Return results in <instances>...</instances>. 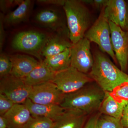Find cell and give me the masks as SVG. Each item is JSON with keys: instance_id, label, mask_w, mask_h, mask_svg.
<instances>
[{"instance_id": "1", "label": "cell", "mask_w": 128, "mask_h": 128, "mask_svg": "<svg viewBox=\"0 0 128 128\" xmlns=\"http://www.w3.org/2000/svg\"><path fill=\"white\" fill-rule=\"evenodd\" d=\"M94 58L89 76L104 91L111 92L116 87L128 82V74L120 70L103 53L96 52Z\"/></svg>"}, {"instance_id": "2", "label": "cell", "mask_w": 128, "mask_h": 128, "mask_svg": "<svg viewBox=\"0 0 128 128\" xmlns=\"http://www.w3.org/2000/svg\"><path fill=\"white\" fill-rule=\"evenodd\" d=\"M94 82L76 91L65 94L60 106L66 110H80L88 115L99 110L106 92Z\"/></svg>"}, {"instance_id": "3", "label": "cell", "mask_w": 128, "mask_h": 128, "mask_svg": "<svg viewBox=\"0 0 128 128\" xmlns=\"http://www.w3.org/2000/svg\"><path fill=\"white\" fill-rule=\"evenodd\" d=\"M68 28L69 38L73 44L85 37L90 23V15L82 2L66 0L64 6Z\"/></svg>"}, {"instance_id": "4", "label": "cell", "mask_w": 128, "mask_h": 128, "mask_svg": "<svg viewBox=\"0 0 128 128\" xmlns=\"http://www.w3.org/2000/svg\"><path fill=\"white\" fill-rule=\"evenodd\" d=\"M50 36L38 31L29 30L19 32L12 40V46L16 51L33 56L39 61L42 58V52Z\"/></svg>"}, {"instance_id": "5", "label": "cell", "mask_w": 128, "mask_h": 128, "mask_svg": "<svg viewBox=\"0 0 128 128\" xmlns=\"http://www.w3.org/2000/svg\"><path fill=\"white\" fill-rule=\"evenodd\" d=\"M84 38L96 44L103 52L108 54L114 62H118L112 47L109 22L103 13L88 30Z\"/></svg>"}, {"instance_id": "6", "label": "cell", "mask_w": 128, "mask_h": 128, "mask_svg": "<svg viewBox=\"0 0 128 128\" xmlns=\"http://www.w3.org/2000/svg\"><path fill=\"white\" fill-rule=\"evenodd\" d=\"M94 81L90 76L80 72L73 66L57 72L52 82L64 94L76 91Z\"/></svg>"}, {"instance_id": "7", "label": "cell", "mask_w": 128, "mask_h": 128, "mask_svg": "<svg viewBox=\"0 0 128 128\" xmlns=\"http://www.w3.org/2000/svg\"><path fill=\"white\" fill-rule=\"evenodd\" d=\"M32 87L23 79L11 74L0 79V93L4 94L15 104H24L29 99Z\"/></svg>"}, {"instance_id": "8", "label": "cell", "mask_w": 128, "mask_h": 128, "mask_svg": "<svg viewBox=\"0 0 128 128\" xmlns=\"http://www.w3.org/2000/svg\"><path fill=\"white\" fill-rule=\"evenodd\" d=\"M65 95L54 82L50 81L32 87L29 99L37 104L60 105Z\"/></svg>"}, {"instance_id": "9", "label": "cell", "mask_w": 128, "mask_h": 128, "mask_svg": "<svg viewBox=\"0 0 128 128\" xmlns=\"http://www.w3.org/2000/svg\"><path fill=\"white\" fill-rule=\"evenodd\" d=\"M71 66L80 72L87 74L94 64V57L90 50V42L84 38L70 48Z\"/></svg>"}, {"instance_id": "10", "label": "cell", "mask_w": 128, "mask_h": 128, "mask_svg": "<svg viewBox=\"0 0 128 128\" xmlns=\"http://www.w3.org/2000/svg\"><path fill=\"white\" fill-rule=\"evenodd\" d=\"M109 22L113 50L121 70L126 73L128 66V32Z\"/></svg>"}, {"instance_id": "11", "label": "cell", "mask_w": 128, "mask_h": 128, "mask_svg": "<svg viewBox=\"0 0 128 128\" xmlns=\"http://www.w3.org/2000/svg\"><path fill=\"white\" fill-rule=\"evenodd\" d=\"M103 13L108 22L119 26L122 30L128 29L127 6L124 0H108Z\"/></svg>"}, {"instance_id": "12", "label": "cell", "mask_w": 128, "mask_h": 128, "mask_svg": "<svg viewBox=\"0 0 128 128\" xmlns=\"http://www.w3.org/2000/svg\"><path fill=\"white\" fill-rule=\"evenodd\" d=\"M88 115L80 110H66L54 121L53 128H83L87 121Z\"/></svg>"}, {"instance_id": "13", "label": "cell", "mask_w": 128, "mask_h": 128, "mask_svg": "<svg viewBox=\"0 0 128 128\" xmlns=\"http://www.w3.org/2000/svg\"><path fill=\"white\" fill-rule=\"evenodd\" d=\"M12 64L11 74L24 79L36 66L39 61L33 57L25 54H14L10 56Z\"/></svg>"}, {"instance_id": "14", "label": "cell", "mask_w": 128, "mask_h": 128, "mask_svg": "<svg viewBox=\"0 0 128 128\" xmlns=\"http://www.w3.org/2000/svg\"><path fill=\"white\" fill-rule=\"evenodd\" d=\"M24 104L30 111L32 117L46 118L54 121H56L66 110L60 105L37 104L32 102L29 99Z\"/></svg>"}, {"instance_id": "15", "label": "cell", "mask_w": 128, "mask_h": 128, "mask_svg": "<svg viewBox=\"0 0 128 128\" xmlns=\"http://www.w3.org/2000/svg\"><path fill=\"white\" fill-rule=\"evenodd\" d=\"M3 116L7 122L8 128H23L32 117L24 104H15Z\"/></svg>"}, {"instance_id": "16", "label": "cell", "mask_w": 128, "mask_h": 128, "mask_svg": "<svg viewBox=\"0 0 128 128\" xmlns=\"http://www.w3.org/2000/svg\"><path fill=\"white\" fill-rule=\"evenodd\" d=\"M56 73L44 63L43 60L39 61L38 65L33 70L23 79L26 84L32 87L44 82L52 81Z\"/></svg>"}, {"instance_id": "17", "label": "cell", "mask_w": 128, "mask_h": 128, "mask_svg": "<svg viewBox=\"0 0 128 128\" xmlns=\"http://www.w3.org/2000/svg\"><path fill=\"white\" fill-rule=\"evenodd\" d=\"M128 104V102L126 101L122 102H117L112 97L109 92H106L105 98L99 109V112L102 114L121 119L124 109Z\"/></svg>"}, {"instance_id": "18", "label": "cell", "mask_w": 128, "mask_h": 128, "mask_svg": "<svg viewBox=\"0 0 128 128\" xmlns=\"http://www.w3.org/2000/svg\"><path fill=\"white\" fill-rule=\"evenodd\" d=\"M73 44L64 39L60 35L50 36L42 52V56L45 58L63 52L72 47Z\"/></svg>"}, {"instance_id": "19", "label": "cell", "mask_w": 128, "mask_h": 128, "mask_svg": "<svg viewBox=\"0 0 128 128\" xmlns=\"http://www.w3.org/2000/svg\"><path fill=\"white\" fill-rule=\"evenodd\" d=\"M32 2L25 0L13 11L10 12L4 18V22L9 25H14L27 20L32 7Z\"/></svg>"}, {"instance_id": "20", "label": "cell", "mask_w": 128, "mask_h": 128, "mask_svg": "<svg viewBox=\"0 0 128 128\" xmlns=\"http://www.w3.org/2000/svg\"><path fill=\"white\" fill-rule=\"evenodd\" d=\"M36 20L41 25L54 31H58L62 26L60 14L56 11L44 9L39 12L36 17Z\"/></svg>"}, {"instance_id": "21", "label": "cell", "mask_w": 128, "mask_h": 128, "mask_svg": "<svg viewBox=\"0 0 128 128\" xmlns=\"http://www.w3.org/2000/svg\"><path fill=\"white\" fill-rule=\"evenodd\" d=\"M44 62L54 72L66 70L71 66L70 48L57 55L45 58Z\"/></svg>"}, {"instance_id": "22", "label": "cell", "mask_w": 128, "mask_h": 128, "mask_svg": "<svg viewBox=\"0 0 128 128\" xmlns=\"http://www.w3.org/2000/svg\"><path fill=\"white\" fill-rule=\"evenodd\" d=\"M96 128H124L121 119L100 114L98 120Z\"/></svg>"}, {"instance_id": "23", "label": "cell", "mask_w": 128, "mask_h": 128, "mask_svg": "<svg viewBox=\"0 0 128 128\" xmlns=\"http://www.w3.org/2000/svg\"><path fill=\"white\" fill-rule=\"evenodd\" d=\"M54 121L44 118L32 117L23 128H53Z\"/></svg>"}, {"instance_id": "24", "label": "cell", "mask_w": 128, "mask_h": 128, "mask_svg": "<svg viewBox=\"0 0 128 128\" xmlns=\"http://www.w3.org/2000/svg\"><path fill=\"white\" fill-rule=\"evenodd\" d=\"M109 93L115 100L118 102L124 101L128 102V82L118 86Z\"/></svg>"}, {"instance_id": "25", "label": "cell", "mask_w": 128, "mask_h": 128, "mask_svg": "<svg viewBox=\"0 0 128 128\" xmlns=\"http://www.w3.org/2000/svg\"><path fill=\"white\" fill-rule=\"evenodd\" d=\"M12 64L10 56L4 53L0 55V77L1 78L11 74Z\"/></svg>"}, {"instance_id": "26", "label": "cell", "mask_w": 128, "mask_h": 128, "mask_svg": "<svg viewBox=\"0 0 128 128\" xmlns=\"http://www.w3.org/2000/svg\"><path fill=\"white\" fill-rule=\"evenodd\" d=\"M15 104L6 96L0 93V115L4 116L11 110Z\"/></svg>"}, {"instance_id": "27", "label": "cell", "mask_w": 128, "mask_h": 128, "mask_svg": "<svg viewBox=\"0 0 128 128\" xmlns=\"http://www.w3.org/2000/svg\"><path fill=\"white\" fill-rule=\"evenodd\" d=\"M24 0H0V8L3 13L7 12L10 9L16 6H20Z\"/></svg>"}, {"instance_id": "28", "label": "cell", "mask_w": 128, "mask_h": 128, "mask_svg": "<svg viewBox=\"0 0 128 128\" xmlns=\"http://www.w3.org/2000/svg\"><path fill=\"white\" fill-rule=\"evenodd\" d=\"M4 15L2 13H0V52L2 53V49L5 42L6 33L4 27Z\"/></svg>"}, {"instance_id": "29", "label": "cell", "mask_w": 128, "mask_h": 128, "mask_svg": "<svg viewBox=\"0 0 128 128\" xmlns=\"http://www.w3.org/2000/svg\"><path fill=\"white\" fill-rule=\"evenodd\" d=\"M100 114L99 112L92 116L86 121L83 128H96L98 120Z\"/></svg>"}, {"instance_id": "30", "label": "cell", "mask_w": 128, "mask_h": 128, "mask_svg": "<svg viewBox=\"0 0 128 128\" xmlns=\"http://www.w3.org/2000/svg\"><path fill=\"white\" fill-rule=\"evenodd\" d=\"M66 0H38L37 2L41 4L54 5L64 6Z\"/></svg>"}, {"instance_id": "31", "label": "cell", "mask_w": 128, "mask_h": 128, "mask_svg": "<svg viewBox=\"0 0 128 128\" xmlns=\"http://www.w3.org/2000/svg\"><path fill=\"white\" fill-rule=\"evenodd\" d=\"M92 2L94 3V4L98 8L104 6H106L107 2L108 0H91Z\"/></svg>"}, {"instance_id": "32", "label": "cell", "mask_w": 128, "mask_h": 128, "mask_svg": "<svg viewBox=\"0 0 128 128\" xmlns=\"http://www.w3.org/2000/svg\"><path fill=\"white\" fill-rule=\"evenodd\" d=\"M0 128H8L7 122L3 116H0Z\"/></svg>"}, {"instance_id": "33", "label": "cell", "mask_w": 128, "mask_h": 128, "mask_svg": "<svg viewBox=\"0 0 128 128\" xmlns=\"http://www.w3.org/2000/svg\"><path fill=\"white\" fill-rule=\"evenodd\" d=\"M121 123L124 128H128V116H123L121 118Z\"/></svg>"}, {"instance_id": "34", "label": "cell", "mask_w": 128, "mask_h": 128, "mask_svg": "<svg viewBox=\"0 0 128 128\" xmlns=\"http://www.w3.org/2000/svg\"><path fill=\"white\" fill-rule=\"evenodd\" d=\"M128 116V104L126 105L124 109L123 116Z\"/></svg>"}]
</instances>
